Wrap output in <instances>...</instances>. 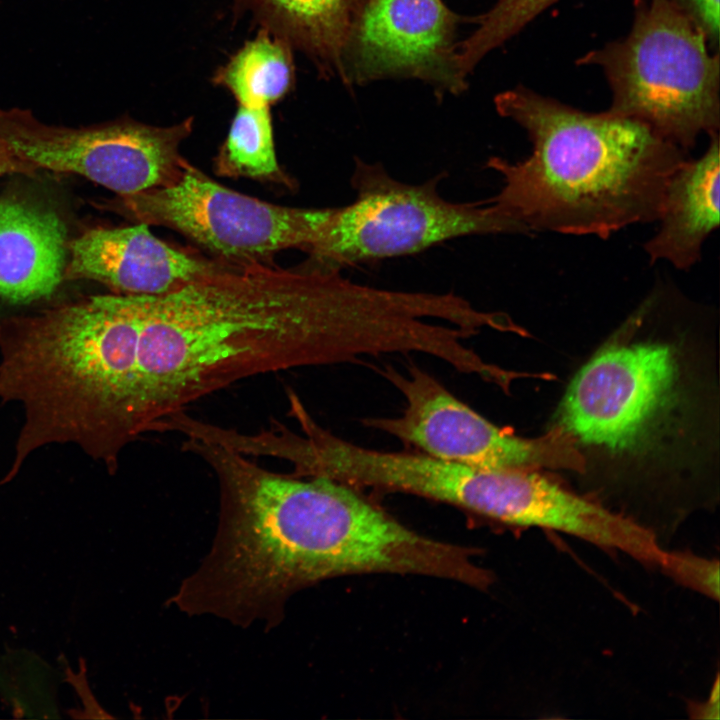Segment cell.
<instances>
[{
  "instance_id": "1",
  "label": "cell",
  "mask_w": 720,
  "mask_h": 720,
  "mask_svg": "<svg viewBox=\"0 0 720 720\" xmlns=\"http://www.w3.org/2000/svg\"><path fill=\"white\" fill-rule=\"evenodd\" d=\"M182 448L211 468L220 498L210 552L168 601L186 614L270 629L292 594L332 577L416 574L470 586L481 577L472 548L411 530L352 486L277 473L201 439Z\"/></svg>"
},
{
  "instance_id": "2",
  "label": "cell",
  "mask_w": 720,
  "mask_h": 720,
  "mask_svg": "<svg viewBox=\"0 0 720 720\" xmlns=\"http://www.w3.org/2000/svg\"><path fill=\"white\" fill-rule=\"evenodd\" d=\"M705 338L664 313L655 289L592 354L554 424L579 452L581 475L657 503L678 500L703 476L711 482L718 384L712 337Z\"/></svg>"
},
{
  "instance_id": "3",
  "label": "cell",
  "mask_w": 720,
  "mask_h": 720,
  "mask_svg": "<svg viewBox=\"0 0 720 720\" xmlns=\"http://www.w3.org/2000/svg\"><path fill=\"white\" fill-rule=\"evenodd\" d=\"M130 297L132 410L146 430L239 380L338 359L330 299L304 267L228 264L171 292Z\"/></svg>"
},
{
  "instance_id": "4",
  "label": "cell",
  "mask_w": 720,
  "mask_h": 720,
  "mask_svg": "<svg viewBox=\"0 0 720 720\" xmlns=\"http://www.w3.org/2000/svg\"><path fill=\"white\" fill-rule=\"evenodd\" d=\"M495 107L525 129L533 149L518 162L487 160L503 184L489 200L531 232L607 239L658 220L668 181L688 159L638 120L581 111L524 87L498 94Z\"/></svg>"
},
{
  "instance_id": "5",
  "label": "cell",
  "mask_w": 720,
  "mask_h": 720,
  "mask_svg": "<svg viewBox=\"0 0 720 720\" xmlns=\"http://www.w3.org/2000/svg\"><path fill=\"white\" fill-rule=\"evenodd\" d=\"M622 40L577 62L602 68L612 91L608 111L648 125L687 152L720 127V64L702 34L668 0H634Z\"/></svg>"
},
{
  "instance_id": "6",
  "label": "cell",
  "mask_w": 720,
  "mask_h": 720,
  "mask_svg": "<svg viewBox=\"0 0 720 720\" xmlns=\"http://www.w3.org/2000/svg\"><path fill=\"white\" fill-rule=\"evenodd\" d=\"M444 173L419 184L392 177L380 162L356 157L355 199L333 207L306 251L312 265L341 271L355 264L418 253L451 239L483 234H529L489 199L451 202L438 192Z\"/></svg>"
},
{
  "instance_id": "7",
  "label": "cell",
  "mask_w": 720,
  "mask_h": 720,
  "mask_svg": "<svg viewBox=\"0 0 720 720\" xmlns=\"http://www.w3.org/2000/svg\"><path fill=\"white\" fill-rule=\"evenodd\" d=\"M113 208L137 223L176 230L233 265L266 262L283 249L307 251L333 211L262 201L220 185L187 161L173 183L119 195Z\"/></svg>"
},
{
  "instance_id": "8",
  "label": "cell",
  "mask_w": 720,
  "mask_h": 720,
  "mask_svg": "<svg viewBox=\"0 0 720 720\" xmlns=\"http://www.w3.org/2000/svg\"><path fill=\"white\" fill-rule=\"evenodd\" d=\"M378 371L402 395L404 408L394 417L362 419L368 428L429 456L476 467L583 472L574 443L557 426L538 438L519 437L476 412L415 363L404 370L384 365Z\"/></svg>"
},
{
  "instance_id": "9",
  "label": "cell",
  "mask_w": 720,
  "mask_h": 720,
  "mask_svg": "<svg viewBox=\"0 0 720 720\" xmlns=\"http://www.w3.org/2000/svg\"><path fill=\"white\" fill-rule=\"evenodd\" d=\"M193 119L168 127L121 119L88 127L47 125L28 110L0 108V143L34 171L74 173L118 195L173 183Z\"/></svg>"
},
{
  "instance_id": "10",
  "label": "cell",
  "mask_w": 720,
  "mask_h": 720,
  "mask_svg": "<svg viewBox=\"0 0 720 720\" xmlns=\"http://www.w3.org/2000/svg\"><path fill=\"white\" fill-rule=\"evenodd\" d=\"M457 17L442 0H363L342 58V77L362 83L415 77L457 93Z\"/></svg>"
},
{
  "instance_id": "11",
  "label": "cell",
  "mask_w": 720,
  "mask_h": 720,
  "mask_svg": "<svg viewBox=\"0 0 720 720\" xmlns=\"http://www.w3.org/2000/svg\"><path fill=\"white\" fill-rule=\"evenodd\" d=\"M69 250L63 280L90 279L123 294L171 292L228 264L175 248L144 223L89 230L70 243Z\"/></svg>"
},
{
  "instance_id": "12",
  "label": "cell",
  "mask_w": 720,
  "mask_h": 720,
  "mask_svg": "<svg viewBox=\"0 0 720 720\" xmlns=\"http://www.w3.org/2000/svg\"><path fill=\"white\" fill-rule=\"evenodd\" d=\"M67 232L62 219L36 203L0 200V301L29 303L63 280Z\"/></svg>"
},
{
  "instance_id": "13",
  "label": "cell",
  "mask_w": 720,
  "mask_h": 720,
  "mask_svg": "<svg viewBox=\"0 0 720 720\" xmlns=\"http://www.w3.org/2000/svg\"><path fill=\"white\" fill-rule=\"evenodd\" d=\"M705 153L686 159L671 175L658 232L644 244L650 263L665 260L688 270L701 258L706 238L719 226V135H709Z\"/></svg>"
},
{
  "instance_id": "14",
  "label": "cell",
  "mask_w": 720,
  "mask_h": 720,
  "mask_svg": "<svg viewBox=\"0 0 720 720\" xmlns=\"http://www.w3.org/2000/svg\"><path fill=\"white\" fill-rule=\"evenodd\" d=\"M263 28L342 76V58L363 0H239Z\"/></svg>"
},
{
  "instance_id": "15",
  "label": "cell",
  "mask_w": 720,
  "mask_h": 720,
  "mask_svg": "<svg viewBox=\"0 0 720 720\" xmlns=\"http://www.w3.org/2000/svg\"><path fill=\"white\" fill-rule=\"evenodd\" d=\"M212 80L226 88L238 105L270 107L293 87L291 45L262 27L215 72Z\"/></svg>"
},
{
  "instance_id": "16",
  "label": "cell",
  "mask_w": 720,
  "mask_h": 720,
  "mask_svg": "<svg viewBox=\"0 0 720 720\" xmlns=\"http://www.w3.org/2000/svg\"><path fill=\"white\" fill-rule=\"evenodd\" d=\"M215 172L289 184L276 157L270 107L238 105L216 156Z\"/></svg>"
},
{
  "instance_id": "17",
  "label": "cell",
  "mask_w": 720,
  "mask_h": 720,
  "mask_svg": "<svg viewBox=\"0 0 720 720\" xmlns=\"http://www.w3.org/2000/svg\"><path fill=\"white\" fill-rule=\"evenodd\" d=\"M559 0H499L479 19V26L457 45L458 62L470 72L492 49L519 32L526 24Z\"/></svg>"
},
{
  "instance_id": "18",
  "label": "cell",
  "mask_w": 720,
  "mask_h": 720,
  "mask_svg": "<svg viewBox=\"0 0 720 720\" xmlns=\"http://www.w3.org/2000/svg\"><path fill=\"white\" fill-rule=\"evenodd\" d=\"M660 570L676 583L701 593L708 598L719 599V561L688 551H666Z\"/></svg>"
},
{
  "instance_id": "19",
  "label": "cell",
  "mask_w": 720,
  "mask_h": 720,
  "mask_svg": "<svg viewBox=\"0 0 720 720\" xmlns=\"http://www.w3.org/2000/svg\"><path fill=\"white\" fill-rule=\"evenodd\" d=\"M705 36L709 47L719 44V0H668Z\"/></svg>"
},
{
  "instance_id": "20",
  "label": "cell",
  "mask_w": 720,
  "mask_h": 720,
  "mask_svg": "<svg viewBox=\"0 0 720 720\" xmlns=\"http://www.w3.org/2000/svg\"><path fill=\"white\" fill-rule=\"evenodd\" d=\"M690 714L697 719H719V679L714 682L709 698L705 702L694 704Z\"/></svg>"
},
{
  "instance_id": "21",
  "label": "cell",
  "mask_w": 720,
  "mask_h": 720,
  "mask_svg": "<svg viewBox=\"0 0 720 720\" xmlns=\"http://www.w3.org/2000/svg\"><path fill=\"white\" fill-rule=\"evenodd\" d=\"M33 171L34 170L26 163L19 160L2 143H0V176L6 173H31Z\"/></svg>"
}]
</instances>
